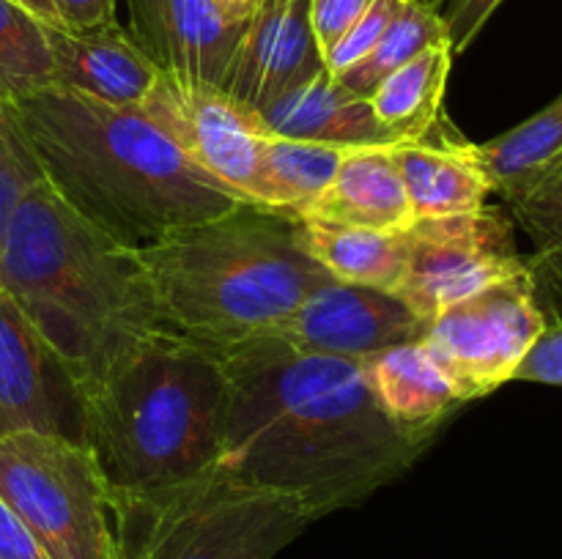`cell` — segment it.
<instances>
[{"mask_svg":"<svg viewBox=\"0 0 562 559\" xmlns=\"http://www.w3.org/2000/svg\"><path fill=\"white\" fill-rule=\"evenodd\" d=\"M220 360L231 400L217 471L291 497L313 521L366 502L431 444L384 414L360 360L269 334Z\"/></svg>","mask_w":562,"mask_h":559,"instance_id":"1","label":"cell"},{"mask_svg":"<svg viewBox=\"0 0 562 559\" xmlns=\"http://www.w3.org/2000/svg\"><path fill=\"white\" fill-rule=\"evenodd\" d=\"M14 107L60 201L130 250L250 206L184 157L140 107L60 85Z\"/></svg>","mask_w":562,"mask_h":559,"instance_id":"2","label":"cell"},{"mask_svg":"<svg viewBox=\"0 0 562 559\" xmlns=\"http://www.w3.org/2000/svg\"><path fill=\"white\" fill-rule=\"evenodd\" d=\"M0 290L80 387L168 334L140 252L86 223L47 181L11 217Z\"/></svg>","mask_w":562,"mask_h":559,"instance_id":"3","label":"cell"},{"mask_svg":"<svg viewBox=\"0 0 562 559\" xmlns=\"http://www.w3.org/2000/svg\"><path fill=\"white\" fill-rule=\"evenodd\" d=\"M80 392L82 444L119 515L217 469L231 387L214 351L159 334Z\"/></svg>","mask_w":562,"mask_h":559,"instance_id":"4","label":"cell"},{"mask_svg":"<svg viewBox=\"0 0 562 559\" xmlns=\"http://www.w3.org/2000/svg\"><path fill=\"white\" fill-rule=\"evenodd\" d=\"M165 332L228 351L283 323L329 277L302 247L296 217L239 206L140 252Z\"/></svg>","mask_w":562,"mask_h":559,"instance_id":"5","label":"cell"},{"mask_svg":"<svg viewBox=\"0 0 562 559\" xmlns=\"http://www.w3.org/2000/svg\"><path fill=\"white\" fill-rule=\"evenodd\" d=\"M311 524L291 497L217 469L119 515L124 559H272Z\"/></svg>","mask_w":562,"mask_h":559,"instance_id":"6","label":"cell"},{"mask_svg":"<svg viewBox=\"0 0 562 559\" xmlns=\"http://www.w3.org/2000/svg\"><path fill=\"white\" fill-rule=\"evenodd\" d=\"M0 499L49 559H124L119 502L86 444L33 431L3 436Z\"/></svg>","mask_w":562,"mask_h":559,"instance_id":"7","label":"cell"},{"mask_svg":"<svg viewBox=\"0 0 562 559\" xmlns=\"http://www.w3.org/2000/svg\"><path fill=\"white\" fill-rule=\"evenodd\" d=\"M549 329L530 272L486 285L445 307L423 345L464 403L514 381L516 367Z\"/></svg>","mask_w":562,"mask_h":559,"instance_id":"8","label":"cell"},{"mask_svg":"<svg viewBox=\"0 0 562 559\" xmlns=\"http://www.w3.org/2000/svg\"><path fill=\"white\" fill-rule=\"evenodd\" d=\"M514 230V219L492 206L456 217L415 219L406 230L409 258L395 296L431 323L453 301L527 272Z\"/></svg>","mask_w":562,"mask_h":559,"instance_id":"9","label":"cell"},{"mask_svg":"<svg viewBox=\"0 0 562 559\" xmlns=\"http://www.w3.org/2000/svg\"><path fill=\"white\" fill-rule=\"evenodd\" d=\"M140 110L203 173L239 201L263 206L261 151L269 129L256 110L223 88L181 82L168 75H159Z\"/></svg>","mask_w":562,"mask_h":559,"instance_id":"10","label":"cell"},{"mask_svg":"<svg viewBox=\"0 0 562 559\" xmlns=\"http://www.w3.org/2000/svg\"><path fill=\"white\" fill-rule=\"evenodd\" d=\"M25 431L82 444V392L60 356L0 290V438Z\"/></svg>","mask_w":562,"mask_h":559,"instance_id":"11","label":"cell"},{"mask_svg":"<svg viewBox=\"0 0 562 559\" xmlns=\"http://www.w3.org/2000/svg\"><path fill=\"white\" fill-rule=\"evenodd\" d=\"M428 323L390 290L327 280L269 332L316 354L366 360L390 345L420 343Z\"/></svg>","mask_w":562,"mask_h":559,"instance_id":"12","label":"cell"},{"mask_svg":"<svg viewBox=\"0 0 562 559\" xmlns=\"http://www.w3.org/2000/svg\"><path fill=\"white\" fill-rule=\"evenodd\" d=\"M132 42L159 75L225 88L250 22H231L212 0H126Z\"/></svg>","mask_w":562,"mask_h":559,"instance_id":"13","label":"cell"},{"mask_svg":"<svg viewBox=\"0 0 562 559\" xmlns=\"http://www.w3.org/2000/svg\"><path fill=\"white\" fill-rule=\"evenodd\" d=\"M327 71L311 25V0H263L247 25L223 91L256 113Z\"/></svg>","mask_w":562,"mask_h":559,"instance_id":"14","label":"cell"},{"mask_svg":"<svg viewBox=\"0 0 562 559\" xmlns=\"http://www.w3.org/2000/svg\"><path fill=\"white\" fill-rule=\"evenodd\" d=\"M55 85L121 107H140L157 85L159 69L119 22L71 31L47 25Z\"/></svg>","mask_w":562,"mask_h":559,"instance_id":"15","label":"cell"},{"mask_svg":"<svg viewBox=\"0 0 562 559\" xmlns=\"http://www.w3.org/2000/svg\"><path fill=\"white\" fill-rule=\"evenodd\" d=\"M258 115L272 135L291 137V140L327 142V146L344 148L398 142L376 118L371 99L340 85L329 71L305 85L291 88Z\"/></svg>","mask_w":562,"mask_h":559,"instance_id":"16","label":"cell"},{"mask_svg":"<svg viewBox=\"0 0 562 559\" xmlns=\"http://www.w3.org/2000/svg\"><path fill=\"white\" fill-rule=\"evenodd\" d=\"M296 217L368 230H406L415 225V212L390 146L351 148L327 190Z\"/></svg>","mask_w":562,"mask_h":559,"instance_id":"17","label":"cell"},{"mask_svg":"<svg viewBox=\"0 0 562 559\" xmlns=\"http://www.w3.org/2000/svg\"><path fill=\"white\" fill-rule=\"evenodd\" d=\"M366 381L398 427L431 442L448 417L464 406L448 373L420 343L390 345L360 360Z\"/></svg>","mask_w":562,"mask_h":559,"instance_id":"18","label":"cell"},{"mask_svg":"<svg viewBox=\"0 0 562 559\" xmlns=\"http://www.w3.org/2000/svg\"><path fill=\"white\" fill-rule=\"evenodd\" d=\"M404 179L415 219L456 217L481 212L492 181L472 142H428V137L390 146Z\"/></svg>","mask_w":562,"mask_h":559,"instance_id":"19","label":"cell"},{"mask_svg":"<svg viewBox=\"0 0 562 559\" xmlns=\"http://www.w3.org/2000/svg\"><path fill=\"white\" fill-rule=\"evenodd\" d=\"M296 230L307 255L333 280L395 294L406 272V230H368L324 219L296 217Z\"/></svg>","mask_w":562,"mask_h":559,"instance_id":"20","label":"cell"},{"mask_svg":"<svg viewBox=\"0 0 562 559\" xmlns=\"http://www.w3.org/2000/svg\"><path fill=\"white\" fill-rule=\"evenodd\" d=\"M508 217L514 219V228L527 236L532 247V255L525 258L527 272L536 283L538 305L549 321V312H554L560 327L562 323V159L549 173L532 186H527L521 195L505 203Z\"/></svg>","mask_w":562,"mask_h":559,"instance_id":"21","label":"cell"},{"mask_svg":"<svg viewBox=\"0 0 562 559\" xmlns=\"http://www.w3.org/2000/svg\"><path fill=\"white\" fill-rule=\"evenodd\" d=\"M450 64H453L450 44L428 47L426 53L384 77L376 91L368 96L376 118L387 126L395 140L412 142L431 135V126L439 118Z\"/></svg>","mask_w":562,"mask_h":559,"instance_id":"22","label":"cell"},{"mask_svg":"<svg viewBox=\"0 0 562 559\" xmlns=\"http://www.w3.org/2000/svg\"><path fill=\"white\" fill-rule=\"evenodd\" d=\"M475 148L492 190L505 203L514 201L562 159V93L532 118Z\"/></svg>","mask_w":562,"mask_h":559,"instance_id":"23","label":"cell"},{"mask_svg":"<svg viewBox=\"0 0 562 559\" xmlns=\"http://www.w3.org/2000/svg\"><path fill=\"white\" fill-rule=\"evenodd\" d=\"M351 148L327 142L291 140L267 132L261 151L263 208L300 214L316 195H322L338 173Z\"/></svg>","mask_w":562,"mask_h":559,"instance_id":"24","label":"cell"},{"mask_svg":"<svg viewBox=\"0 0 562 559\" xmlns=\"http://www.w3.org/2000/svg\"><path fill=\"white\" fill-rule=\"evenodd\" d=\"M53 85L47 25L14 0H0V102L16 104Z\"/></svg>","mask_w":562,"mask_h":559,"instance_id":"25","label":"cell"},{"mask_svg":"<svg viewBox=\"0 0 562 559\" xmlns=\"http://www.w3.org/2000/svg\"><path fill=\"white\" fill-rule=\"evenodd\" d=\"M437 44H450L442 16L420 0H406L404 9L376 42V47L335 80L360 96H371L384 77H390L395 69Z\"/></svg>","mask_w":562,"mask_h":559,"instance_id":"26","label":"cell"},{"mask_svg":"<svg viewBox=\"0 0 562 559\" xmlns=\"http://www.w3.org/2000/svg\"><path fill=\"white\" fill-rule=\"evenodd\" d=\"M44 181L47 175L33 151L20 113L14 104L0 102V247H3L16 206Z\"/></svg>","mask_w":562,"mask_h":559,"instance_id":"27","label":"cell"},{"mask_svg":"<svg viewBox=\"0 0 562 559\" xmlns=\"http://www.w3.org/2000/svg\"><path fill=\"white\" fill-rule=\"evenodd\" d=\"M404 5L406 0H373V3L368 5L366 14L346 31V36L340 38L327 55H324V64H327L329 75H344V71L351 69L357 60L366 58V55L376 47V42L384 36L390 22L398 16V11L404 9Z\"/></svg>","mask_w":562,"mask_h":559,"instance_id":"28","label":"cell"},{"mask_svg":"<svg viewBox=\"0 0 562 559\" xmlns=\"http://www.w3.org/2000/svg\"><path fill=\"white\" fill-rule=\"evenodd\" d=\"M373 0H311V25L322 53L327 55Z\"/></svg>","mask_w":562,"mask_h":559,"instance_id":"29","label":"cell"},{"mask_svg":"<svg viewBox=\"0 0 562 559\" xmlns=\"http://www.w3.org/2000/svg\"><path fill=\"white\" fill-rule=\"evenodd\" d=\"M514 381H538L562 387V323L560 327H549L532 343L521 365L516 367Z\"/></svg>","mask_w":562,"mask_h":559,"instance_id":"30","label":"cell"},{"mask_svg":"<svg viewBox=\"0 0 562 559\" xmlns=\"http://www.w3.org/2000/svg\"><path fill=\"white\" fill-rule=\"evenodd\" d=\"M503 0H456L453 9L448 11V16H442L445 27H448L450 49L456 55L464 53L472 44V38L483 31V25L488 22V16L497 11V5Z\"/></svg>","mask_w":562,"mask_h":559,"instance_id":"31","label":"cell"},{"mask_svg":"<svg viewBox=\"0 0 562 559\" xmlns=\"http://www.w3.org/2000/svg\"><path fill=\"white\" fill-rule=\"evenodd\" d=\"M0 559H49L25 521L0 499Z\"/></svg>","mask_w":562,"mask_h":559,"instance_id":"32","label":"cell"},{"mask_svg":"<svg viewBox=\"0 0 562 559\" xmlns=\"http://www.w3.org/2000/svg\"><path fill=\"white\" fill-rule=\"evenodd\" d=\"M115 3L119 0H53L60 25L71 31L115 22Z\"/></svg>","mask_w":562,"mask_h":559,"instance_id":"33","label":"cell"},{"mask_svg":"<svg viewBox=\"0 0 562 559\" xmlns=\"http://www.w3.org/2000/svg\"><path fill=\"white\" fill-rule=\"evenodd\" d=\"M220 14L231 22H250L256 11L261 9L263 0H212Z\"/></svg>","mask_w":562,"mask_h":559,"instance_id":"34","label":"cell"},{"mask_svg":"<svg viewBox=\"0 0 562 559\" xmlns=\"http://www.w3.org/2000/svg\"><path fill=\"white\" fill-rule=\"evenodd\" d=\"M14 3H20L22 9L31 11V14L36 16V20H42L44 25H55V27L60 25L58 11H55L53 0H14Z\"/></svg>","mask_w":562,"mask_h":559,"instance_id":"35","label":"cell"}]
</instances>
